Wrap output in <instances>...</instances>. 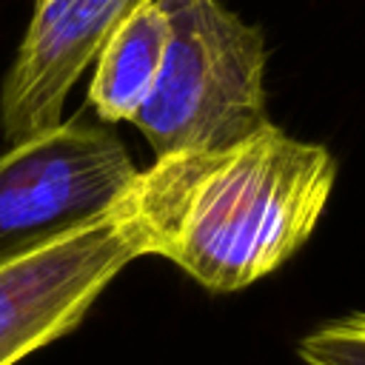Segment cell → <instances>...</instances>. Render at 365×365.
<instances>
[{
    "label": "cell",
    "instance_id": "cell-5",
    "mask_svg": "<svg viewBox=\"0 0 365 365\" xmlns=\"http://www.w3.org/2000/svg\"><path fill=\"white\" fill-rule=\"evenodd\" d=\"M145 0H37L0 91V128L14 145L63 123V106L114 26Z\"/></svg>",
    "mask_w": 365,
    "mask_h": 365
},
{
    "label": "cell",
    "instance_id": "cell-7",
    "mask_svg": "<svg viewBox=\"0 0 365 365\" xmlns=\"http://www.w3.org/2000/svg\"><path fill=\"white\" fill-rule=\"evenodd\" d=\"M302 365H365V314L331 319L297 342Z\"/></svg>",
    "mask_w": 365,
    "mask_h": 365
},
{
    "label": "cell",
    "instance_id": "cell-4",
    "mask_svg": "<svg viewBox=\"0 0 365 365\" xmlns=\"http://www.w3.org/2000/svg\"><path fill=\"white\" fill-rule=\"evenodd\" d=\"M140 254L128 220L111 211L0 265V365L74 331L108 282Z\"/></svg>",
    "mask_w": 365,
    "mask_h": 365
},
{
    "label": "cell",
    "instance_id": "cell-1",
    "mask_svg": "<svg viewBox=\"0 0 365 365\" xmlns=\"http://www.w3.org/2000/svg\"><path fill=\"white\" fill-rule=\"evenodd\" d=\"M336 180V160L268 123L222 148L154 157L117 208L143 257H165L214 294L282 268L314 234Z\"/></svg>",
    "mask_w": 365,
    "mask_h": 365
},
{
    "label": "cell",
    "instance_id": "cell-8",
    "mask_svg": "<svg viewBox=\"0 0 365 365\" xmlns=\"http://www.w3.org/2000/svg\"><path fill=\"white\" fill-rule=\"evenodd\" d=\"M34 3H37V0H34Z\"/></svg>",
    "mask_w": 365,
    "mask_h": 365
},
{
    "label": "cell",
    "instance_id": "cell-3",
    "mask_svg": "<svg viewBox=\"0 0 365 365\" xmlns=\"http://www.w3.org/2000/svg\"><path fill=\"white\" fill-rule=\"evenodd\" d=\"M137 165L120 137L80 117L0 154V265L111 211Z\"/></svg>",
    "mask_w": 365,
    "mask_h": 365
},
{
    "label": "cell",
    "instance_id": "cell-6",
    "mask_svg": "<svg viewBox=\"0 0 365 365\" xmlns=\"http://www.w3.org/2000/svg\"><path fill=\"white\" fill-rule=\"evenodd\" d=\"M168 40V20L160 0L131 9L106 37L94 57L88 103L103 123L134 120L145 103Z\"/></svg>",
    "mask_w": 365,
    "mask_h": 365
},
{
    "label": "cell",
    "instance_id": "cell-2",
    "mask_svg": "<svg viewBox=\"0 0 365 365\" xmlns=\"http://www.w3.org/2000/svg\"><path fill=\"white\" fill-rule=\"evenodd\" d=\"M168 40L134 114L154 157L222 148L265 128V40L220 0H160Z\"/></svg>",
    "mask_w": 365,
    "mask_h": 365
}]
</instances>
